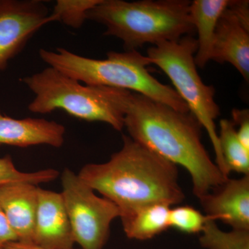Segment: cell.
<instances>
[{
    "label": "cell",
    "instance_id": "obj_1",
    "mask_svg": "<svg viewBox=\"0 0 249 249\" xmlns=\"http://www.w3.org/2000/svg\"><path fill=\"white\" fill-rule=\"evenodd\" d=\"M103 87L106 97L124 114L129 137L191 175L201 199L228 179L201 142V127L191 112H181L140 93Z\"/></svg>",
    "mask_w": 249,
    "mask_h": 249
},
{
    "label": "cell",
    "instance_id": "obj_20",
    "mask_svg": "<svg viewBox=\"0 0 249 249\" xmlns=\"http://www.w3.org/2000/svg\"><path fill=\"white\" fill-rule=\"evenodd\" d=\"M209 219L193 206H178L170 209L169 225L185 233H199Z\"/></svg>",
    "mask_w": 249,
    "mask_h": 249
},
{
    "label": "cell",
    "instance_id": "obj_11",
    "mask_svg": "<svg viewBox=\"0 0 249 249\" xmlns=\"http://www.w3.org/2000/svg\"><path fill=\"white\" fill-rule=\"evenodd\" d=\"M211 60L231 64L249 82V29L229 6L217 22Z\"/></svg>",
    "mask_w": 249,
    "mask_h": 249
},
{
    "label": "cell",
    "instance_id": "obj_14",
    "mask_svg": "<svg viewBox=\"0 0 249 249\" xmlns=\"http://www.w3.org/2000/svg\"><path fill=\"white\" fill-rule=\"evenodd\" d=\"M230 3L231 0L191 1L190 14L198 36L194 59L196 66L199 68H204L211 60L217 22Z\"/></svg>",
    "mask_w": 249,
    "mask_h": 249
},
{
    "label": "cell",
    "instance_id": "obj_15",
    "mask_svg": "<svg viewBox=\"0 0 249 249\" xmlns=\"http://www.w3.org/2000/svg\"><path fill=\"white\" fill-rule=\"evenodd\" d=\"M170 209L168 204L147 205L120 217L124 233L137 240H150L160 235L170 228Z\"/></svg>",
    "mask_w": 249,
    "mask_h": 249
},
{
    "label": "cell",
    "instance_id": "obj_22",
    "mask_svg": "<svg viewBox=\"0 0 249 249\" xmlns=\"http://www.w3.org/2000/svg\"><path fill=\"white\" fill-rule=\"evenodd\" d=\"M15 241H18L17 235L10 225L4 210L0 204V248L3 249L5 245Z\"/></svg>",
    "mask_w": 249,
    "mask_h": 249
},
{
    "label": "cell",
    "instance_id": "obj_18",
    "mask_svg": "<svg viewBox=\"0 0 249 249\" xmlns=\"http://www.w3.org/2000/svg\"><path fill=\"white\" fill-rule=\"evenodd\" d=\"M58 176V170L51 168L24 173L17 169L10 156L0 157V186L14 182H29L38 186L40 183L53 181Z\"/></svg>",
    "mask_w": 249,
    "mask_h": 249
},
{
    "label": "cell",
    "instance_id": "obj_5",
    "mask_svg": "<svg viewBox=\"0 0 249 249\" xmlns=\"http://www.w3.org/2000/svg\"><path fill=\"white\" fill-rule=\"evenodd\" d=\"M196 49V40L193 36H186L178 42L152 46L147 49V56L171 80L190 112L206 129L213 147L216 165L229 178L230 173L224 163L214 124L220 113L214 101L215 90L212 85L204 84L198 73L194 59Z\"/></svg>",
    "mask_w": 249,
    "mask_h": 249
},
{
    "label": "cell",
    "instance_id": "obj_17",
    "mask_svg": "<svg viewBox=\"0 0 249 249\" xmlns=\"http://www.w3.org/2000/svg\"><path fill=\"white\" fill-rule=\"evenodd\" d=\"M199 237V243L206 249H249V231L235 230L224 232L215 221L209 219Z\"/></svg>",
    "mask_w": 249,
    "mask_h": 249
},
{
    "label": "cell",
    "instance_id": "obj_10",
    "mask_svg": "<svg viewBox=\"0 0 249 249\" xmlns=\"http://www.w3.org/2000/svg\"><path fill=\"white\" fill-rule=\"evenodd\" d=\"M213 191L199 199L206 215L235 230L249 231V175L229 178Z\"/></svg>",
    "mask_w": 249,
    "mask_h": 249
},
{
    "label": "cell",
    "instance_id": "obj_6",
    "mask_svg": "<svg viewBox=\"0 0 249 249\" xmlns=\"http://www.w3.org/2000/svg\"><path fill=\"white\" fill-rule=\"evenodd\" d=\"M22 82L36 95L28 107L32 112L46 114L62 109L81 120L106 123L119 132L124 129V114L106 97L102 86L80 85L52 67Z\"/></svg>",
    "mask_w": 249,
    "mask_h": 249
},
{
    "label": "cell",
    "instance_id": "obj_23",
    "mask_svg": "<svg viewBox=\"0 0 249 249\" xmlns=\"http://www.w3.org/2000/svg\"><path fill=\"white\" fill-rule=\"evenodd\" d=\"M4 249H47L42 248L40 246L36 245L34 243H25V242L15 241V242H9L6 244L3 247Z\"/></svg>",
    "mask_w": 249,
    "mask_h": 249
},
{
    "label": "cell",
    "instance_id": "obj_3",
    "mask_svg": "<svg viewBox=\"0 0 249 249\" xmlns=\"http://www.w3.org/2000/svg\"><path fill=\"white\" fill-rule=\"evenodd\" d=\"M188 0H101L87 13V19L103 24L105 36L124 42L126 51L145 44L178 42L195 32Z\"/></svg>",
    "mask_w": 249,
    "mask_h": 249
},
{
    "label": "cell",
    "instance_id": "obj_16",
    "mask_svg": "<svg viewBox=\"0 0 249 249\" xmlns=\"http://www.w3.org/2000/svg\"><path fill=\"white\" fill-rule=\"evenodd\" d=\"M232 121L222 119L218 134L219 145L224 163L229 173L232 171L249 175V151L237 137Z\"/></svg>",
    "mask_w": 249,
    "mask_h": 249
},
{
    "label": "cell",
    "instance_id": "obj_19",
    "mask_svg": "<svg viewBox=\"0 0 249 249\" xmlns=\"http://www.w3.org/2000/svg\"><path fill=\"white\" fill-rule=\"evenodd\" d=\"M101 0H58L52 15L56 21L79 29L87 19V13Z\"/></svg>",
    "mask_w": 249,
    "mask_h": 249
},
{
    "label": "cell",
    "instance_id": "obj_8",
    "mask_svg": "<svg viewBox=\"0 0 249 249\" xmlns=\"http://www.w3.org/2000/svg\"><path fill=\"white\" fill-rule=\"evenodd\" d=\"M53 15L40 0H0V73Z\"/></svg>",
    "mask_w": 249,
    "mask_h": 249
},
{
    "label": "cell",
    "instance_id": "obj_4",
    "mask_svg": "<svg viewBox=\"0 0 249 249\" xmlns=\"http://www.w3.org/2000/svg\"><path fill=\"white\" fill-rule=\"evenodd\" d=\"M39 55L49 66L87 85L129 90L175 110L190 112L176 90L151 75L147 68L151 61L138 51L108 52L104 60L81 56L62 47L56 52L41 49Z\"/></svg>",
    "mask_w": 249,
    "mask_h": 249
},
{
    "label": "cell",
    "instance_id": "obj_13",
    "mask_svg": "<svg viewBox=\"0 0 249 249\" xmlns=\"http://www.w3.org/2000/svg\"><path fill=\"white\" fill-rule=\"evenodd\" d=\"M65 127L55 121L34 118L14 119L3 115L0 109V145L60 147L65 142Z\"/></svg>",
    "mask_w": 249,
    "mask_h": 249
},
{
    "label": "cell",
    "instance_id": "obj_24",
    "mask_svg": "<svg viewBox=\"0 0 249 249\" xmlns=\"http://www.w3.org/2000/svg\"><path fill=\"white\" fill-rule=\"evenodd\" d=\"M0 249H2V248H0Z\"/></svg>",
    "mask_w": 249,
    "mask_h": 249
},
{
    "label": "cell",
    "instance_id": "obj_21",
    "mask_svg": "<svg viewBox=\"0 0 249 249\" xmlns=\"http://www.w3.org/2000/svg\"><path fill=\"white\" fill-rule=\"evenodd\" d=\"M234 124L238 125L237 137L242 145L249 151V111L248 109H234L232 111Z\"/></svg>",
    "mask_w": 249,
    "mask_h": 249
},
{
    "label": "cell",
    "instance_id": "obj_7",
    "mask_svg": "<svg viewBox=\"0 0 249 249\" xmlns=\"http://www.w3.org/2000/svg\"><path fill=\"white\" fill-rule=\"evenodd\" d=\"M61 183L75 243L81 249H103L109 239L111 222L120 217V210L109 199L96 196L69 168L64 170Z\"/></svg>",
    "mask_w": 249,
    "mask_h": 249
},
{
    "label": "cell",
    "instance_id": "obj_2",
    "mask_svg": "<svg viewBox=\"0 0 249 249\" xmlns=\"http://www.w3.org/2000/svg\"><path fill=\"white\" fill-rule=\"evenodd\" d=\"M80 179L127 215L143 206L183 202L178 168L129 136L123 147L103 163H88L78 174Z\"/></svg>",
    "mask_w": 249,
    "mask_h": 249
},
{
    "label": "cell",
    "instance_id": "obj_9",
    "mask_svg": "<svg viewBox=\"0 0 249 249\" xmlns=\"http://www.w3.org/2000/svg\"><path fill=\"white\" fill-rule=\"evenodd\" d=\"M34 243L47 249H74L71 224L61 193L39 187Z\"/></svg>",
    "mask_w": 249,
    "mask_h": 249
},
{
    "label": "cell",
    "instance_id": "obj_12",
    "mask_svg": "<svg viewBox=\"0 0 249 249\" xmlns=\"http://www.w3.org/2000/svg\"><path fill=\"white\" fill-rule=\"evenodd\" d=\"M38 189L29 182L0 186V204L19 242L34 243Z\"/></svg>",
    "mask_w": 249,
    "mask_h": 249
}]
</instances>
